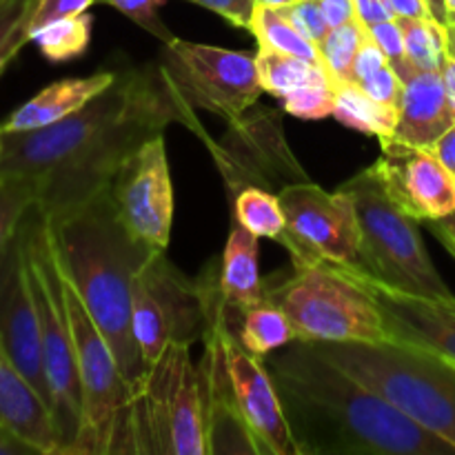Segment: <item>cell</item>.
<instances>
[{
	"label": "cell",
	"instance_id": "1",
	"mask_svg": "<svg viewBox=\"0 0 455 455\" xmlns=\"http://www.w3.org/2000/svg\"><path fill=\"white\" fill-rule=\"evenodd\" d=\"M298 455H455L314 342L293 340L265 358Z\"/></svg>",
	"mask_w": 455,
	"mask_h": 455
},
{
	"label": "cell",
	"instance_id": "2",
	"mask_svg": "<svg viewBox=\"0 0 455 455\" xmlns=\"http://www.w3.org/2000/svg\"><path fill=\"white\" fill-rule=\"evenodd\" d=\"M58 262L114 349L120 371L136 391L142 380L140 351L132 329V289L136 274L154 253L120 220L109 191L67 216L49 220Z\"/></svg>",
	"mask_w": 455,
	"mask_h": 455
},
{
	"label": "cell",
	"instance_id": "3",
	"mask_svg": "<svg viewBox=\"0 0 455 455\" xmlns=\"http://www.w3.org/2000/svg\"><path fill=\"white\" fill-rule=\"evenodd\" d=\"M387 403L455 447V364L400 340L314 342Z\"/></svg>",
	"mask_w": 455,
	"mask_h": 455
},
{
	"label": "cell",
	"instance_id": "4",
	"mask_svg": "<svg viewBox=\"0 0 455 455\" xmlns=\"http://www.w3.org/2000/svg\"><path fill=\"white\" fill-rule=\"evenodd\" d=\"M27 265L40 320L44 378L49 387V407L58 434L60 455H74L83 429V389H80L76 342L62 291V271L49 218L38 204L22 220Z\"/></svg>",
	"mask_w": 455,
	"mask_h": 455
},
{
	"label": "cell",
	"instance_id": "5",
	"mask_svg": "<svg viewBox=\"0 0 455 455\" xmlns=\"http://www.w3.org/2000/svg\"><path fill=\"white\" fill-rule=\"evenodd\" d=\"M354 198L360 229V271L398 291L425 298H451V289L435 269L420 220L398 207L371 167L342 182Z\"/></svg>",
	"mask_w": 455,
	"mask_h": 455
},
{
	"label": "cell",
	"instance_id": "6",
	"mask_svg": "<svg viewBox=\"0 0 455 455\" xmlns=\"http://www.w3.org/2000/svg\"><path fill=\"white\" fill-rule=\"evenodd\" d=\"M265 298L287 314L298 340H387L373 296L342 267L324 262L291 265V274L265 283Z\"/></svg>",
	"mask_w": 455,
	"mask_h": 455
},
{
	"label": "cell",
	"instance_id": "7",
	"mask_svg": "<svg viewBox=\"0 0 455 455\" xmlns=\"http://www.w3.org/2000/svg\"><path fill=\"white\" fill-rule=\"evenodd\" d=\"M133 453L207 455L204 398L191 345L172 342L133 391Z\"/></svg>",
	"mask_w": 455,
	"mask_h": 455
},
{
	"label": "cell",
	"instance_id": "8",
	"mask_svg": "<svg viewBox=\"0 0 455 455\" xmlns=\"http://www.w3.org/2000/svg\"><path fill=\"white\" fill-rule=\"evenodd\" d=\"M62 271V269H60ZM67 314L76 342L83 429L74 455L133 453V389L120 371L114 349L62 274Z\"/></svg>",
	"mask_w": 455,
	"mask_h": 455
},
{
	"label": "cell",
	"instance_id": "9",
	"mask_svg": "<svg viewBox=\"0 0 455 455\" xmlns=\"http://www.w3.org/2000/svg\"><path fill=\"white\" fill-rule=\"evenodd\" d=\"M209 327V296L203 280L182 274L164 251H154L132 289V329L142 367L160 360L172 342L203 340Z\"/></svg>",
	"mask_w": 455,
	"mask_h": 455
},
{
	"label": "cell",
	"instance_id": "10",
	"mask_svg": "<svg viewBox=\"0 0 455 455\" xmlns=\"http://www.w3.org/2000/svg\"><path fill=\"white\" fill-rule=\"evenodd\" d=\"M138 67H118V76L83 109L47 127L4 133L0 178H25L38 185L78 158L116 116L127 107L136 87Z\"/></svg>",
	"mask_w": 455,
	"mask_h": 455
},
{
	"label": "cell",
	"instance_id": "11",
	"mask_svg": "<svg viewBox=\"0 0 455 455\" xmlns=\"http://www.w3.org/2000/svg\"><path fill=\"white\" fill-rule=\"evenodd\" d=\"M173 92L191 109L209 111L218 118H240L262 96L256 56L235 49L173 38L160 56Z\"/></svg>",
	"mask_w": 455,
	"mask_h": 455
},
{
	"label": "cell",
	"instance_id": "12",
	"mask_svg": "<svg viewBox=\"0 0 455 455\" xmlns=\"http://www.w3.org/2000/svg\"><path fill=\"white\" fill-rule=\"evenodd\" d=\"M204 142L231 200L247 187L280 194L284 187L311 180L293 154L284 136L283 116L275 109L251 107L231 120L220 138H204Z\"/></svg>",
	"mask_w": 455,
	"mask_h": 455
},
{
	"label": "cell",
	"instance_id": "13",
	"mask_svg": "<svg viewBox=\"0 0 455 455\" xmlns=\"http://www.w3.org/2000/svg\"><path fill=\"white\" fill-rule=\"evenodd\" d=\"M278 198L287 227L275 243L287 249L291 265L360 269L358 216L349 191H327L309 180L284 187Z\"/></svg>",
	"mask_w": 455,
	"mask_h": 455
},
{
	"label": "cell",
	"instance_id": "14",
	"mask_svg": "<svg viewBox=\"0 0 455 455\" xmlns=\"http://www.w3.org/2000/svg\"><path fill=\"white\" fill-rule=\"evenodd\" d=\"M107 191L129 234L154 251H167L173 225V182L163 133L124 160Z\"/></svg>",
	"mask_w": 455,
	"mask_h": 455
},
{
	"label": "cell",
	"instance_id": "15",
	"mask_svg": "<svg viewBox=\"0 0 455 455\" xmlns=\"http://www.w3.org/2000/svg\"><path fill=\"white\" fill-rule=\"evenodd\" d=\"M0 351L34 385L49 407L40 320L27 265L22 222L0 249Z\"/></svg>",
	"mask_w": 455,
	"mask_h": 455
},
{
	"label": "cell",
	"instance_id": "16",
	"mask_svg": "<svg viewBox=\"0 0 455 455\" xmlns=\"http://www.w3.org/2000/svg\"><path fill=\"white\" fill-rule=\"evenodd\" d=\"M371 169L389 198L416 220L455 212V176L431 149L389 140Z\"/></svg>",
	"mask_w": 455,
	"mask_h": 455
},
{
	"label": "cell",
	"instance_id": "17",
	"mask_svg": "<svg viewBox=\"0 0 455 455\" xmlns=\"http://www.w3.org/2000/svg\"><path fill=\"white\" fill-rule=\"evenodd\" d=\"M349 271L376 300L387 338L429 349L455 364V296H411L378 283L364 271Z\"/></svg>",
	"mask_w": 455,
	"mask_h": 455
},
{
	"label": "cell",
	"instance_id": "18",
	"mask_svg": "<svg viewBox=\"0 0 455 455\" xmlns=\"http://www.w3.org/2000/svg\"><path fill=\"white\" fill-rule=\"evenodd\" d=\"M222 345L227 354L231 382H234L235 400L247 420L249 429L256 435L265 455H298L280 404L278 391L265 367V360L249 354L235 336L229 323L222 329Z\"/></svg>",
	"mask_w": 455,
	"mask_h": 455
},
{
	"label": "cell",
	"instance_id": "19",
	"mask_svg": "<svg viewBox=\"0 0 455 455\" xmlns=\"http://www.w3.org/2000/svg\"><path fill=\"white\" fill-rule=\"evenodd\" d=\"M0 429L40 455H60L56 425L43 395L0 351Z\"/></svg>",
	"mask_w": 455,
	"mask_h": 455
},
{
	"label": "cell",
	"instance_id": "20",
	"mask_svg": "<svg viewBox=\"0 0 455 455\" xmlns=\"http://www.w3.org/2000/svg\"><path fill=\"white\" fill-rule=\"evenodd\" d=\"M455 124L440 71H416L404 80L398 127L391 140L429 149Z\"/></svg>",
	"mask_w": 455,
	"mask_h": 455
},
{
	"label": "cell",
	"instance_id": "21",
	"mask_svg": "<svg viewBox=\"0 0 455 455\" xmlns=\"http://www.w3.org/2000/svg\"><path fill=\"white\" fill-rule=\"evenodd\" d=\"M116 76H118V69H102L92 76H83V78L56 80L49 87H44L43 92L36 93L34 98H29L25 105L12 111L0 123V133L29 132V129L58 123V120L83 109L98 93L111 87Z\"/></svg>",
	"mask_w": 455,
	"mask_h": 455
},
{
	"label": "cell",
	"instance_id": "22",
	"mask_svg": "<svg viewBox=\"0 0 455 455\" xmlns=\"http://www.w3.org/2000/svg\"><path fill=\"white\" fill-rule=\"evenodd\" d=\"M218 284L229 309H244L265 300L258 267V235L235 222L218 262Z\"/></svg>",
	"mask_w": 455,
	"mask_h": 455
},
{
	"label": "cell",
	"instance_id": "23",
	"mask_svg": "<svg viewBox=\"0 0 455 455\" xmlns=\"http://www.w3.org/2000/svg\"><path fill=\"white\" fill-rule=\"evenodd\" d=\"M227 320H229V329L235 340L249 354L262 360L274 351L287 347L289 342L298 340L291 320L269 298L251 307H244V309H229L227 307Z\"/></svg>",
	"mask_w": 455,
	"mask_h": 455
},
{
	"label": "cell",
	"instance_id": "24",
	"mask_svg": "<svg viewBox=\"0 0 455 455\" xmlns=\"http://www.w3.org/2000/svg\"><path fill=\"white\" fill-rule=\"evenodd\" d=\"M333 118L345 127L355 129L364 136H373L380 145H387L398 127V107L373 100L355 83H338Z\"/></svg>",
	"mask_w": 455,
	"mask_h": 455
},
{
	"label": "cell",
	"instance_id": "25",
	"mask_svg": "<svg viewBox=\"0 0 455 455\" xmlns=\"http://www.w3.org/2000/svg\"><path fill=\"white\" fill-rule=\"evenodd\" d=\"M256 65L262 92L271 93L278 100L307 84L333 83L324 65H315V62L302 60V58L289 56V53L271 52V49H258Z\"/></svg>",
	"mask_w": 455,
	"mask_h": 455
},
{
	"label": "cell",
	"instance_id": "26",
	"mask_svg": "<svg viewBox=\"0 0 455 455\" xmlns=\"http://www.w3.org/2000/svg\"><path fill=\"white\" fill-rule=\"evenodd\" d=\"M92 13L60 18L29 31V43L47 58L49 62H67L83 56L92 43Z\"/></svg>",
	"mask_w": 455,
	"mask_h": 455
},
{
	"label": "cell",
	"instance_id": "27",
	"mask_svg": "<svg viewBox=\"0 0 455 455\" xmlns=\"http://www.w3.org/2000/svg\"><path fill=\"white\" fill-rule=\"evenodd\" d=\"M249 34H253V38L258 40L260 49L289 53V56H298L302 58V60L323 65L318 44H314L309 38H305V36H302L300 31L278 12V9L256 7L251 27H249Z\"/></svg>",
	"mask_w": 455,
	"mask_h": 455
},
{
	"label": "cell",
	"instance_id": "28",
	"mask_svg": "<svg viewBox=\"0 0 455 455\" xmlns=\"http://www.w3.org/2000/svg\"><path fill=\"white\" fill-rule=\"evenodd\" d=\"M231 203H234V220L256 234L258 238L278 240L283 235L287 218H284L278 194L247 187L238 191Z\"/></svg>",
	"mask_w": 455,
	"mask_h": 455
},
{
	"label": "cell",
	"instance_id": "29",
	"mask_svg": "<svg viewBox=\"0 0 455 455\" xmlns=\"http://www.w3.org/2000/svg\"><path fill=\"white\" fill-rule=\"evenodd\" d=\"M403 27L407 58L418 71H440L449 52V27L434 18H395Z\"/></svg>",
	"mask_w": 455,
	"mask_h": 455
},
{
	"label": "cell",
	"instance_id": "30",
	"mask_svg": "<svg viewBox=\"0 0 455 455\" xmlns=\"http://www.w3.org/2000/svg\"><path fill=\"white\" fill-rule=\"evenodd\" d=\"M364 38H367V25L355 18V20L347 22V25L329 29L323 43L318 44L320 60H323L324 69L333 78V83H349L351 67H354L355 56H358L360 47H363Z\"/></svg>",
	"mask_w": 455,
	"mask_h": 455
},
{
	"label": "cell",
	"instance_id": "31",
	"mask_svg": "<svg viewBox=\"0 0 455 455\" xmlns=\"http://www.w3.org/2000/svg\"><path fill=\"white\" fill-rule=\"evenodd\" d=\"M36 0H4L0 4V76L29 43V25Z\"/></svg>",
	"mask_w": 455,
	"mask_h": 455
},
{
	"label": "cell",
	"instance_id": "32",
	"mask_svg": "<svg viewBox=\"0 0 455 455\" xmlns=\"http://www.w3.org/2000/svg\"><path fill=\"white\" fill-rule=\"evenodd\" d=\"M36 204V185L25 178H0V249Z\"/></svg>",
	"mask_w": 455,
	"mask_h": 455
},
{
	"label": "cell",
	"instance_id": "33",
	"mask_svg": "<svg viewBox=\"0 0 455 455\" xmlns=\"http://www.w3.org/2000/svg\"><path fill=\"white\" fill-rule=\"evenodd\" d=\"M280 107L284 114L293 116L298 120H324L333 118V107H336V84L333 83H315L307 87L296 89L280 98Z\"/></svg>",
	"mask_w": 455,
	"mask_h": 455
},
{
	"label": "cell",
	"instance_id": "34",
	"mask_svg": "<svg viewBox=\"0 0 455 455\" xmlns=\"http://www.w3.org/2000/svg\"><path fill=\"white\" fill-rule=\"evenodd\" d=\"M100 4H109L116 12H120L123 16H127L129 20L136 22L140 29H145L147 34H151L154 38H158L160 43L167 44L176 38L172 29L163 22L160 18V4L163 0H96Z\"/></svg>",
	"mask_w": 455,
	"mask_h": 455
},
{
	"label": "cell",
	"instance_id": "35",
	"mask_svg": "<svg viewBox=\"0 0 455 455\" xmlns=\"http://www.w3.org/2000/svg\"><path fill=\"white\" fill-rule=\"evenodd\" d=\"M367 29L369 34H371V38L378 43V47L382 49V53L387 56V62H389V65L394 67L395 74L403 78V83L411 78L418 69L409 62L407 58V49H404V36H403V27H400V22L395 20V18H391V20L376 22V25L367 27Z\"/></svg>",
	"mask_w": 455,
	"mask_h": 455
},
{
	"label": "cell",
	"instance_id": "36",
	"mask_svg": "<svg viewBox=\"0 0 455 455\" xmlns=\"http://www.w3.org/2000/svg\"><path fill=\"white\" fill-rule=\"evenodd\" d=\"M278 12L314 44H320L324 36H327L329 25L324 20L318 0H296V3L278 9Z\"/></svg>",
	"mask_w": 455,
	"mask_h": 455
},
{
	"label": "cell",
	"instance_id": "37",
	"mask_svg": "<svg viewBox=\"0 0 455 455\" xmlns=\"http://www.w3.org/2000/svg\"><path fill=\"white\" fill-rule=\"evenodd\" d=\"M358 87H363L373 100L382 102V105L398 107L400 109V98H403L404 83L398 74L394 71V67L387 62L385 67L371 74L369 78H364L363 83H358Z\"/></svg>",
	"mask_w": 455,
	"mask_h": 455
},
{
	"label": "cell",
	"instance_id": "38",
	"mask_svg": "<svg viewBox=\"0 0 455 455\" xmlns=\"http://www.w3.org/2000/svg\"><path fill=\"white\" fill-rule=\"evenodd\" d=\"M92 4H96V0H36L29 31L36 29V27L47 25V22L60 20V18L87 13Z\"/></svg>",
	"mask_w": 455,
	"mask_h": 455
},
{
	"label": "cell",
	"instance_id": "39",
	"mask_svg": "<svg viewBox=\"0 0 455 455\" xmlns=\"http://www.w3.org/2000/svg\"><path fill=\"white\" fill-rule=\"evenodd\" d=\"M187 3L209 9V12L218 13V16L225 18L227 22H231L238 29L247 31L251 27L253 13H256V0H187Z\"/></svg>",
	"mask_w": 455,
	"mask_h": 455
},
{
	"label": "cell",
	"instance_id": "40",
	"mask_svg": "<svg viewBox=\"0 0 455 455\" xmlns=\"http://www.w3.org/2000/svg\"><path fill=\"white\" fill-rule=\"evenodd\" d=\"M385 65H387V56L382 53V49L378 47V43L371 38V34H369L367 29V38H364L363 47H360L358 56H355L354 60V67H351L349 83H355V84L363 83L364 78L376 74V71Z\"/></svg>",
	"mask_w": 455,
	"mask_h": 455
},
{
	"label": "cell",
	"instance_id": "41",
	"mask_svg": "<svg viewBox=\"0 0 455 455\" xmlns=\"http://www.w3.org/2000/svg\"><path fill=\"white\" fill-rule=\"evenodd\" d=\"M320 9H323V16L327 20L329 29H336V27L347 25V22L355 20V4L354 0H318Z\"/></svg>",
	"mask_w": 455,
	"mask_h": 455
},
{
	"label": "cell",
	"instance_id": "42",
	"mask_svg": "<svg viewBox=\"0 0 455 455\" xmlns=\"http://www.w3.org/2000/svg\"><path fill=\"white\" fill-rule=\"evenodd\" d=\"M354 4H355V16H358V20L367 27L376 25V22H382V20H391V18H394V13L389 12L385 0H354Z\"/></svg>",
	"mask_w": 455,
	"mask_h": 455
},
{
	"label": "cell",
	"instance_id": "43",
	"mask_svg": "<svg viewBox=\"0 0 455 455\" xmlns=\"http://www.w3.org/2000/svg\"><path fill=\"white\" fill-rule=\"evenodd\" d=\"M422 225H425L427 229L443 243V247L455 258V212L449 213V216L435 218V220L422 222Z\"/></svg>",
	"mask_w": 455,
	"mask_h": 455
},
{
	"label": "cell",
	"instance_id": "44",
	"mask_svg": "<svg viewBox=\"0 0 455 455\" xmlns=\"http://www.w3.org/2000/svg\"><path fill=\"white\" fill-rule=\"evenodd\" d=\"M429 149L434 151L440 160H443L444 167H447L449 172L455 176V124L449 129V132H444L443 136H440L438 140L429 147Z\"/></svg>",
	"mask_w": 455,
	"mask_h": 455
},
{
	"label": "cell",
	"instance_id": "45",
	"mask_svg": "<svg viewBox=\"0 0 455 455\" xmlns=\"http://www.w3.org/2000/svg\"><path fill=\"white\" fill-rule=\"evenodd\" d=\"M394 18H429L425 0H385Z\"/></svg>",
	"mask_w": 455,
	"mask_h": 455
},
{
	"label": "cell",
	"instance_id": "46",
	"mask_svg": "<svg viewBox=\"0 0 455 455\" xmlns=\"http://www.w3.org/2000/svg\"><path fill=\"white\" fill-rule=\"evenodd\" d=\"M440 76H443L444 92H447L449 107H451V114L455 120V53L449 49L447 56H444L443 67H440Z\"/></svg>",
	"mask_w": 455,
	"mask_h": 455
},
{
	"label": "cell",
	"instance_id": "47",
	"mask_svg": "<svg viewBox=\"0 0 455 455\" xmlns=\"http://www.w3.org/2000/svg\"><path fill=\"white\" fill-rule=\"evenodd\" d=\"M0 455H40V453L36 451L34 447H29L27 443L18 440L16 435L0 429Z\"/></svg>",
	"mask_w": 455,
	"mask_h": 455
},
{
	"label": "cell",
	"instance_id": "48",
	"mask_svg": "<svg viewBox=\"0 0 455 455\" xmlns=\"http://www.w3.org/2000/svg\"><path fill=\"white\" fill-rule=\"evenodd\" d=\"M425 4H427V9H429V13L434 20H438L440 25H444V27L451 25V18H449L444 0H425Z\"/></svg>",
	"mask_w": 455,
	"mask_h": 455
},
{
	"label": "cell",
	"instance_id": "49",
	"mask_svg": "<svg viewBox=\"0 0 455 455\" xmlns=\"http://www.w3.org/2000/svg\"><path fill=\"white\" fill-rule=\"evenodd\" d=\"M296 3V0H256V7H267V9H283L287 4Z\"/></svg>",
	"mask_w": 455,
	"mask_h": 455
},
{
	"label": "cell",
	"instance_id": "50",
	"mask_svg": "<svg viewBox=\"0 0 455 455\" xmlns=\"http://www.w3.org/2000/svg\"><path fill=\"white\" fill-rule=\"evenodd\" d=\"M449 49L455 53V20L451 22V27H449Z\"/></svg>",
	"mask_w": 455,
	"mask_h": 455
},
{
	"label": "cell",
	"instance_id": "51",
	"mask_svg": "<svg viewBox=\"0 0 455 455\" xmlns=\"http://www.w3.org/2000/svg\"><path fill=\"white\" fill-rule=\"evenodd\" d=\"M444 4H447V12H449V18H451V22L455 20V0H444ZM451 27V25H449Z\"/></svg>",
	"mask_w": 455,
	"mask_h": 455
},
{
	"label": "cell",
	"instance_id": "52",
	"mask_svg": "<svg viewBox=\"0 0 455 455\" xmlns=\"http://www.w3.org/2000/svg\"><path fill=\"white\" fill-rule=\"evenodd\" d=\"M4 3V0H0V4H3Z\"/></svg>",
	"mask_w": 455,
	"mask_h": 455
}]
</instances>
